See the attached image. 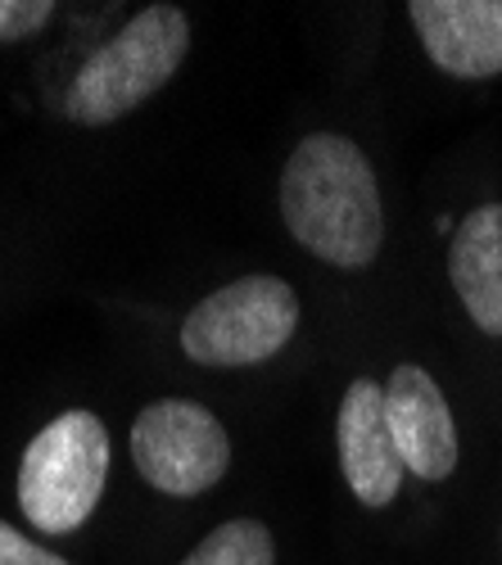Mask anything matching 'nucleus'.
I'll list each match as a JSON object with an SVG mask.
<instances>
[{"label": "nucleus", "mask_w": 502, "mask_h": 565, "mask_svg": "<svg viewBox=\"0 0 502 565\" xmlns=\"http://www.w3.org/2000/svg\"><path fill=\"white\" fill-rule=\"evenodd\" d=\"M290 235L331 267H367L385 245L381 185L349 136H303L281 177Z\"/></svg>", "instance_id": "f257e3e1"}, {"label": "nucleus", "mask_w": 502, "mask_h": 565, "mask_svg": "<svg viewBox=\"0 0 502 565\" xmlns=\"http://www.w3.org/2000/svg\"><path fill=\"white\" fill-rule=\"evenodd\" d=\"M191 51V19L177 6H146L131 14L118 36L86 55L68 82V118L82 127H105L141 109L177 77Z\"/></svg>", "instance_id": "f03ea898"}, {"label": "nucleus", "mask_w": 502, "mask_h": 565, "mask_svg": "<svg viewBox=\"0 0 502 565\" xmlns=\"http://www.w3.org/2000/svg\"><path fill=\"white\" fill-rule=\"evenodd\" d=\"M109 480V435L96 412H60L19 461V507L41 534H73L90 521Z\"/></svg>", "instance_id": "7ed1b4c3"}, {"label": "nucleus", "mask_w": 502, "mask_h": 565, "mask_svg": "<svg viewBox=\"0 0 502 565\" xmlns=\"http://www.w3.org/2000/svg\"><path fill=\"white\" fill-rule=\"evenodd\" d=\"M299 326V295L281 276H241L181 321V349L200 366H254L281 353Z\"/></svg>", "instance_id": "20e7f679"}, {"label": "nucleus", "mask_w": 502, "mask_h": 565, "mask_svg": "<svg viewBox=\"0 0 502 565\" xmlns=\"http://www.w3.org/2000/svg\"><path fill=\"white\" fill-rule=\"evenodd\" d=\"M131 461L159 493L195 498L226 476L232 439L209 407L191 398H159L131 426Z\"/></svg>", "instance_id": "39448f33"}, {"label": "nucleus", "mask_w": 502, "mask_h": 565, "mask_svg": "<svg viewBox=\"0 0 502 565\" xmlns=\"http://www.w3.org/2000/svg\"><path fill=\"white\" fill-rule=\"evenodd\" d=\"M385 412L403 470H413L426 484L448 480L452 466H458V426H452L444 390L421 366H394L385 385Z\"/></svg>", "instance_id": "423d86ee"}, {"label": "nucleus", "mask_w": 502, "mask_h": 565, "mask_svg": "<svg viewBox=\"0 0 502 565\" xmlns=\"http://www.w3.org/2000/svg\"><path fill=\"white\" fill-rule=\"evenodd\" d=\"M340 466L353 498L362 507H389L403 484V461L389 435V412H385V385L376 381H353L340 403Z\"/></svg>", "instance_id": "0eeeda50"}, {"label": "nucleus", "mask_w": 502, "mask_h": 565, "mask_svg": "<svg viewBox=\"0 0 502 565\" xmlns=\"http://www.w3.org/2000/svg\"><path fill=\"white\" fill-rule=\"evenodd\" d=\"M407 14L444 73L467 82L502 73V0H413Z\"/></svg>", "instance_id": "6e6552de"}, {"label": "nucleus", "mask_w": 502, "mask_h": 565, "mask_svg": "<svg viewBox=\"0 0 502 565\" xmlns=\"http://www.w3.org/2000/svg\"><path fill=\"white\" fill-rule=\"evenodd\" d=\"M448 276L471 321L484 335L502 340V204L476 209L452 231Z\"/></svg>", "instance_id": "1a4fd4ad"}, {"label": "nucleus", "mask_w": 502, "mask_h": 565, "mask_svg": "<svg viewBox=\"0 0 502 565\" xmlns=\"http://www.w3.org/2000/svg\"><path fill=\"white\" fill-rule=\"evenodd\" d=\"M181 565H277V543L258 521H226Z\"/></svg>", "instance_id": "9d476101"}, {"label": "nucleus", "mask_w": 502, "mask_h": 565, "mask_svg": "<svg viewBox=\"0 0 502 565\" xmlns=\"http://www.w3.org/2000/svg\"><path fill=\"white\" fill-rule=\"evenodd\" d=\"M55 14V0H0V45L41 32Z\"/></svg>", "instance_id": "9b49d317"}, {"label": "nucleus", "mask_w": 502, "mask_h": 565, "mask_svg": "<svg viewBox=\"0 0 502 565\" xmlns=\"http://www.w3.org/2000/svg\"><path fill=\"white\" fill-rule=\"evenodd\" d=\"M0 565H68V561L45 552L41 543H32L28 534H19L14 525L0 521Z\"/></svg>", "instance_id": "f8f14e48"}]
</instances>
